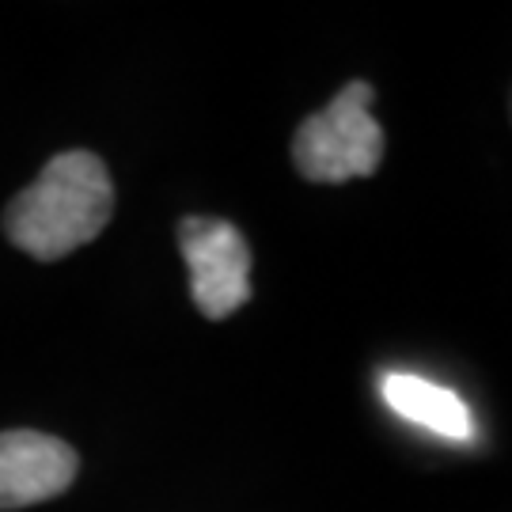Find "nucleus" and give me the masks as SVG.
I'll use <instances>...</instances> for the list:
<instances>
[{
	"label": "nucleus",
	"mask_w": 512,
	"mask_h": 512,
	"mask_svg": "<svg viewBox=\"0 0 512 512\" xmlns=\"http://www.w3.org/2000/svg\"><path fill=\"white\" fill-rule=\"evenodd\" d=\"M114 217V183L95 152H61L4 209V236L23 255L57 262L92 243Z\"/></svg>",
	"instance_id": "nucleus-1"
},
{
	"label": "nucleus",
	"mask_w": 512,
	"mask_h": 512,
	"mask_svg": "<svg viewBox=\"0 0 512 512\" xmlns=\"http://www.w3.org/2000/svg\"><path fill=\"white\" fill-rule=\"evenodd\" d=\"M372 84L353 80L293 137V164L308 183L368 179L384 160V129L368 114Z\"/></svg>",
	"instance_id": "nucleus-2"
},
{
	"label": "nucleus",
	"mask_w": 512,
	"mask_h": 512,
	"mask_svg": "<svg viewBox=\"0 0 512 512\" xmlns=\"http://www.w3.org/2000/svg\"><path fill=\"white\" fill-rule=\"evenodd\" d=\"M190 296L205 319H228L251 300V247L236 224L213 217H186L179 224Z\"/></svg>",
	"instance_id": "nucleus-3"
},
{
	"label": "nucleus",
	"mask_w": 512,
	"mask_h": 512,
	"mask_svg": "<svg viewBox=\"0 0 512 512\" xmlns=\"http://www.w3.org/2000/svg\"><path fill=\"white\" fill-rule=\"evenodd\" d=\"M80 459L65 440L50 433H0V509H27L65 494Z\"/></svg>",
	"instance_id": "nucleus-4"
},
{
	"label": "nucleus",
	"mask_w": 512,
	"mask_h": 512,
	"mask_svg": "<svg viewBox=\"0 0 512 512\" xmlns=\"http://www.w3.org/2000/svg\"><path fill=\"white\" fill-rule=\"evenodd\" d=\"M384 399L395 414L406 421H418L425 429H433L440 437L452 440H471L475 437V421L471 410L459 399L456 391L437 387L421 376H387L384 380Z\"/></svg>",
	"instance_id": "nucleus-5"
}]
</instances>
